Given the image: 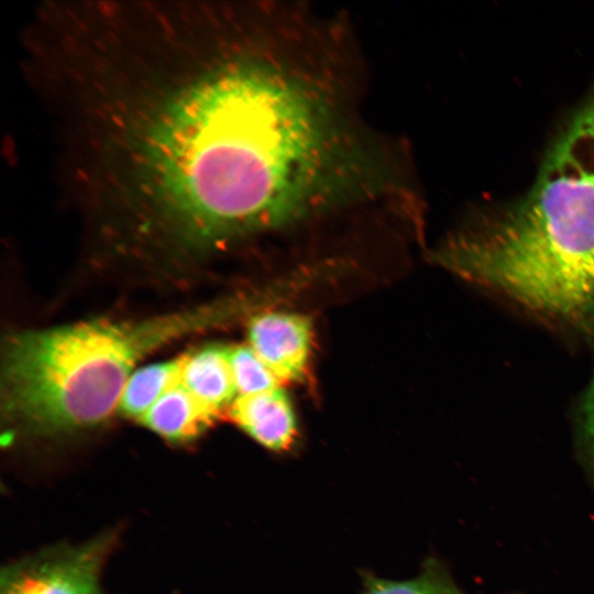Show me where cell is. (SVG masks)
Returning a JSON list of instances; mask_svg holds the SVG:
<instances>
[{"label": "cell", "instance_id": "11", "mask_svg": "<svg viewBox=\"0 0 594 594\" xmlns=\"http://www.w3.org/2000/svg\"><path fill=\"white\" fill-rule=\"evenodd\" d=\"M453 586L444 573L430 569L409 581H372L365 594H446Z\"/></svg>", "mask_w": 594, "mask_h": 594}, {"label": "cell", "instance_id": "9", "mask_svg": "<svg viewBox=\"0 0 594 594\" xmlns=\"http://www.w3.org/2000/svg\"><path fill=\"white\" fill-rule=\"evenodd\" d=\"M179 358L133 372L122 392L119 411L140 420L164 393L179 383Z\"/></svg>", "mask_w": 594, "mask_h": 594}, {"label": "cell", "instance_id": "1", "mask_svg": "<svg viewBox=\"0 0 594 594\" xmlns=\"http://www.w3.org/2000/svg\"><path fill=\"white\" fill-rule=\"evenodd\" d=\"M40 97L73 202L195 249L254 233L275 133L230 3L89 2Z\"/></svg>", "mask_w": 594, "mask_h": 594}, {"label": "cell", "instance_id": "14", "mask_svg": "<svg viewBox=\"0 0 594 594\" xmlns=\"http://www.w3.org/2000/svg\"><path fill=\"white\" fill-rule=\"evenodd\" d=\"M446 594H463L458 587L453 586L450 591H448Z\"/></svg>", "mask_w": 594, "mask_h": 594}, {"label": "cell", "instance_id": "4", "mask_svg": "<svg viewBox=\"0 0 594 594\" xmlns=\"http://www.w3.org/2000/svg\"><path fill=\"white\" fill-rule=\"evenodd\" d=\"M310 320L298 314L266 312L251 319L249 346L279 381H298L306 373L311 348Z\"/></svg>", "mask_w": 594, "mask_h": 594}, {"label": "cell", "instance_id": "5", "mask_svg": "<svg viewBox=\"0 0 594 594\" xmlns=\"http://www.w3.org/2000/svg\"><path fill=\"white\" fill-rule=\"evenodd\" d=\"M230 416L251 438L273 450L287 449L297 432L293 406L279 387L237 396Z\"/></svg>", "mask_w": 594, "mask_h": 594}, {"label": "cell", "instance_id": "10", "mask_svg": "<svg viewBox=\"0 0 594 594\" xmlns=\"http://www.w3.org/2000/svg\"><path fill=\"white\" fill-rule=\"evenodd\" d=\"M230 363L238 396L278 387V380L249 345L230 348Z\"/></svg>", "mask_w": 594, "mask_h": 594}, {"label": "cell", "instance_id": "3", "mask_svg": "<svg viewBox=\"0 0 594 594\" xmlns=\"http://www.w3.org/2000/svg\"><path fill=\"white\" fill-rule=\"evenodd\" d=\"M238 310L227 301L140 321L92 319L9 336L1 362L3 420L34 436L97 425L119 406L141 359Z\"/></svg>", "mask_w": 594, "mask_h": 594}, {"label": "cell", "instance_id": "2", "mask_svg": "<svg viewBox=\"0 0 594 594\" xmlns=\"http://www.w3.org/2000/svg\"><path fill=\"white\" fill-rule=\"evenodd\" d=\"M432 260L553 329L594 336V76L556 121L530 185L472 205Z\"/></svg>", "mask_w": 594, "mask_h": 594}, {"label": "cell", "instance_id": "13", "mask_svg": "<svg viewBox=\"0 0 594 594\" xmlns=\"http://www.w3.org/2000/svg\"><path fill=\"white\" fill-rule=\"evenodd\" d=\"M43 582L36 570L9 576L3 594H42Z\"/></svg>", "mask_w": 594, "mask_h": 594}, {"label": "cell", "instance_id": "7", "mask_svg": "<svg viewBox=\"0 0 594 594\" xmlns=\"http://www.w3.org/2000/svg\"><path fill=\"white\" fill-rule=\"evenodd\" d=\"M219 415L179 382L164 393L140 421L165 439L186 441L201 435Z\"/></svg>", "mask_w": 594, "mask_h": 594}, {"label": "cell", "instance_id": "8", "mask_svg": "<svg viewBox=\"0 0 594 594\" xmlns=\"http://www.w3.org/2000/svg\"><path fill=\"white\" fill-rule=\"evenodd\" d=\"M108 548L106 539L69 550L38 569L42 594H98V579Z\"/></svg>", "mask_w": 594, "mask_h": 594}, {"label": "cell", "instance_id": "6", "mask_svg": "<svg viewBox=\"0 0 594 594\" xmlns=\"http://www.w3.org/2000/svg\"><path fill=\"white\" fill-rule=\"evenodd\" d=\"M179 359V382L199 400L219 414L233 403L238 393L229 346L208 344Z\"/></svg>", "mask_w": 594, "mask_h": 594}, {"label": "cell", "instance_id": "12", "mask_svg": "<svg viewBox=\"0 0 594 594\" xmlns=\"http://www.w3.org/2000/svg\"><path fill=\"white\" fill-rule=\"evenodd\" d=\"M582 448L594 470V371L575 411Z\"/></svg>", "mask_w": 594, "mask_h": 594}]
</instances>
